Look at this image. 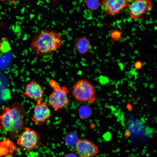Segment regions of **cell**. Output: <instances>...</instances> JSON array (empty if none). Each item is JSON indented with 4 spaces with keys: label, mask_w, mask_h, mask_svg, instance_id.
I'll use <instances>...</instances> for the list:
<instances>
[{
    "label": "cell",
    "mask_w": 157,
    "mask_h": 157,
    "mask_svg": "<svg viewBox=\"0 0 157 157\" xmlns=\"http://www.w3.org/2000/svg\"><path fill=\"white\" fill-rule=\"evenodd\" d=\"M49 84L53 91L49 96L48 105L56 111L62 109L69 105L70 100L68 95L69 91L68 88L61 86L53 79L49 81Z\"/></svg>",
    "instance_id": "cell-3"
},
{
    "label": "cell",
    "mask_w": 157,
    "mask_h": 157,
    "mask_svg": "<svg viewBox=\"0 0 157 157\" xmlns=\"http://www.w3.org/2000/svg\"><path fill=\"white\" fill-rule=\"evenodd\" d=\"M78 139L76 133L70 132L66 136L65 142L67 145L72 146L76 144Z\"/></svg>",
    "instance_id": "cell-12"
},
{
    "label": "cell",
    "mask_w": 157,
    "mask_h": 157,
    "mask_svg": "<svg viewBox=\"0 0 157 157\" xmlns=\"http://www.w3.org/2000/svg\"><path fill=\"white\" fill-rule=\"evenodd\" d=\"M1 1H6L8 0H0Z\"/></svg>",
    "instance_id": "cell-19"
},
{
    "label": "cell",
    "mask_w": 157,
    "mask_h": 157,
    "mask_svg": "<svg viewBox=\"0 0 157 157\" xmlns=\"http://www.w3.org/2000/svg\"><path fill=\"white\" fill-rule=\"evenodd\" d=\"M40 135L37 132L25 127L24 130L19 133L17 143L21 149L30 151L40 144Z\"/></svg>",
    "instance_id": "cell-5"
},
{
    "label": "cell",
    "mask_w": 157,
    "mask_h": 157,
    "mask_svg": "<svg viewBox=\"0 0 157 157\" xmlns=\"http://www.w3.org/2000/svg\"><path fill=\"white\" fill-rule=\"evenodd\" d=\"M51 116V111L48 104L43 100L37 101L31 118L32 120L36 125L41 126L47 122Z\"/></svg>",
    "instance_id": "cell-6"
},
{
    "label": "cell",
    "mask_w": 157,
    "mask_h": 157,
    "mask_svg": "<svg viewBox=\"0 0 157 157\" xmlns=\"http://www.w3.org/2000/svg\"><path fill=\"white\" fill-rule=\"evenodd\" d=\"M75 145L76 151L80 157H94L99 152L97 146L86 139H79Z\"/></svg>",
    "instance_id": "cell-9"
},
{
    "label": "cell",
    "mask_w": 157,
    "mask_h": 157,
    "mask_svg": "<svg viewBox=\"0 0 157 157\" xmlns=\"http://www.w3.org/2000/svg\"><path fill=\"white\" fill-rule=\"evenodd\" d=\"M129 15L133 20L137 19L153 8L151 0H133L129 6Z\"/></svg>",
    "instance_id": "cell-7"
},
{
    "label": "cell",
    "mask_w": 157,
    "mask_h": 157,
    "mask_svg": "<svg viewBox=\"0 0 157 157\" xmlns=\"http://www.w3.org/2000/svg\"><path fill=\"white\" fill-rule=\"evenodd\" d=\"M72 94L77 101L94 103L95 100V90L92 84L85 79L78 80L74 85Z\"/></svg>",
    "instance_id": "cell-4"
},
{
    "label": "cell",
    "mask_w": 157,
    "mask_h": 157,
    "mask_svg": "<svg viewBox=\"0 0 157 157\" xmlns=\"http://www.w3.org/2000/svg\"><path fill=\"white\" fill-rule=\"evenodd\" d=\"M85 108H81L80 109V112H83V113L79 114L80 116L82 118H85L88 117L90 116L91 115L92 113L91 110L89 107H85Z\"/></svg>",
    "instance_id": "cell-14"
},
{
    "label": "cell",
    "mask_w": 157,
    "mask_h": 157,
    "mask_svg": "<svg viewBox=\"0 0 157 157\" xmlns=\"http://www.w3.org/2000/svg\"><path fill=\"white\" fill-rule=\"evenodd\" d=\"M142 63L140 61H138L136 62L134 64V66L135 68L137 69H140L142 65Z\"/></svg>",
    "instance_id": "cell-16"
},
{
    "label": "cell",
    "mask_w": 157,
    "mask_h": 157,
    "mask_svg": "<svg viewBox=\"0 0 157 157\" xmlns=\"http://www.w3.org/2000/svg\"><path fill=\"white\" fill-rule=\"evenodd\" d=\"M88 8L91 10H95L99 8L100 3L99 0H85Z\"/></svg>",
    "instance_id": "cell-13"
},
{
    "label": "cell",
    "mask_w": 157,
    "mask_h": 157,
    "mask_svg": "<svg viewBox=\"0 0 157 157\" xmlns=\"http://www.w3.org/2000/svg\"><path fill=\"white\" fill-rule=\"evenodd\" d=\"M74 48L78 53L83 55L90 50L91 44L89 39L86 36H82L78 38L74 43Z\"/></svg>",
    "instance_id": "cell-11"
},
{
    "label": "cell",
    "mask_w": 157,
    "mask_h": 157,
    "mask_svg": "<svg viewBox=\"0 0 157 157\" xmlns=\"http://www.w3.org/2000/svg\"><path fill=\"white\" fill-rule=\"evenodd\" d=\"M62 45L60 34L55 31L43 29L36 34L31 43V49L37 55L43 56L50 54L59 49Z\"/></svg>",
    "instance_id": "cell-2"
},
{
    "label": "cell",
    "mask_w": 157,
    "mask_h": 157,
    "mask_svg": "<svg viewBox=\"0 0 157 157\" xmlns=\"http://www.w3.org/2000/svg\"><path fill=\"white\" fill-rule=\"evenodd\" d=\"M26 115L24 106L19 102H14L10 108H3L0 114V130L14 137L19 133Z\"/></svg>",
    "instance_id": "cell-1"
},
{
    "label": "cell",
    "mask_w": 157,
    "mask_h": 157,
    "mask_svg": "<svg viewBox=\"0 0 157 157\" xmlns=\"http://www.w3.org/2000/svg\"><path fill=\"white\" fill-rule=\"evenodd\" d=\"M122 33V31L116 29L111 33V37L113 41L119 40L121 38Z\"/></svg>",
    "instance_id": "cell-15"
},
{
    "label": "cell",
    "mask_w": 157,
    "mask_h": 157,
    "mask_svg": "<svg viewBox=\"0 0 157 157\" xmlns=\"http://www.w3.org/2000/svg\"><path fill=\"white\" fill-rule=\"evenodd\" d=\"M44 94L43 88L37 81L33 80L27 83L22 93L26 97L35 100H43Z\"/></svg>",
    "instance_id": "cell-10"
},
{
    "label": "cell",
    "mask_w": 157,
    "mask_h": 157,
    "mask_svg": "<svg viewBox=\"0 0 157 157\" xmlns=\"http://www.w3.org/2000/svg\"><path fill=\"white\" fill-rule=\"evenodd\" d=\"M2 48V47L1 45V44L0 42V50Z\"/></svg>",
    "instance_id": "cell-18"
},
{
    "label": "cell",
    "mask_w": 157,
    "mask_h": 157,
    "mask_svg": "<svg viewBox=\"0 0 157 157\" xmlns=\"http://www.w3.org/2000/svg\"><path fill=\"white\" fill-rule=\"evenodd\" d=\"M65 157H77V156L75 154L70 153L66 155Z\"/></svg>",
    "instance_id": "cell-17"
},
{
    "label": "cell",
    "mask_w": 157,
    "mask_h": 157,
    "mask_svg": "<svg viewBox=\"0 0 157 157\" xmlns=\"http://www.w3.org/2000/svg\"><path fill=\"white\" fill-rule=\"evenodd\" d=\"M133 0H101L102 9L107 15L112 16L119 13L125 8H128Z\"/></svg>",
    "instance_id": "cell-8"
}]
</instances>
